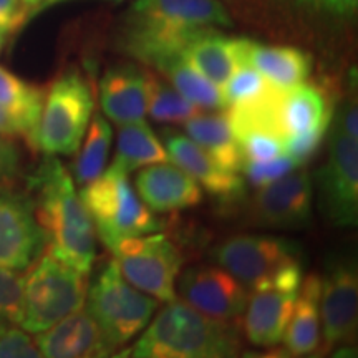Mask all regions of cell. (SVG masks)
Wrapping results in <instances>:
<instances>
[{
	"mask_svg": "<svg viewBox=\"0 0 358 358\" xmlns=\"http://www.w3.org/2000/svg\"><path fill=\"white\" fill-rule=\"evenodd\" d=\"M29 189L47 252L87 275L96 257V232L73 178L55 156H47L29 178Z\"/></svg>",
	"mask_w": 358,
	"mask_h": 358,
	"instance_id": "1",
	"label": "cell"
},
{
	"mask_svg": "<svg viewBox=\"0 0 358 358\" xmlns=\"http://www.w3.org/2000/svg\"><path fill=\"white\" fill-rule=\"evenodd\" d=\"M231 25L229 13L217 0H136L127 13L123 45L129 55L153 65L181 53L203 30Z\"/></svg>",
	"mask_w": 358,
	"mask_h": 358,
	"instance_id": "2",
	"label": "cell"
},
{
	"mask_svg": "<svg viewBox=\"0 0 358 358\" xmlns=\"http://www.w3.org/2000/svg\"><path fill=\"white\" fill-rule=\"evenodd\" d=\"M129 350L131 358H237L241 337L232 324L209 319L174 299Z\"/></svg>",
	"mask_w": 358,
	"mask_h": 358,
	"instance_id": "3",
	"label": "cell"
},
{
	"mask_svg": "<svg viewBox=\"0 0 358 358\" xmlns=\"http://www.w3.org/2000/svg\"><path fill=\"white\" fill-rule=\"evenodd\" d=\"M211 259L252 292H297L302 282V250L294 241L274 236H234L216 245Z\"/></svg>",
	"mask_w": 358,
	"mask_h": 358,
	"instance_id": "4",
	"label": "cell"
},
{
	"mask_svg": "<svg viewBox=\"0 0 358 358\" xmlns=\"http://www.w3.org/2000/svg\"><path fill=\"white\" fill-rule=\"evenodd\" d=\"M24 277L19 327L37 335L85 307L87 275L45 252Z\"/></svg>",
	"mask_w": 358,
	"mask_h": 358,
	"instance_id": "5",
	"label": "cell"
},
{
	"mask_svg": "<svg viewBox=\"0 0 358 358\" xmlns=\"http://www.w3.org/2000/svg\"><path fill=\"white\" fill-rule=\"evenodd\" d=\"M80 198L92 217L96 236L108 249L120 241L151 234L159 227L153 211L138 198L129 174L116 164L87 182L80 191Z\"/></svg>",
	"mask_w": 358,
	"mask_h": 358,
	"instance_id": "6",
	"label": "cell"
},
{
	"mask_svg": "<svg viewBox=\"0 0 358 358\" xmlns=\"http://www.w3.org/2000/svg\"><path fill=\"white\" fill-rule=\"evenodd\" d=\"M93 93L77 70L58 77L45 92L35 131V150L47 156H71L80 150L92 116Z\"/></svg>",
	"mask_w": 358,
	"mask_h": 358,
	"instance_id": "7",
	"label": "cell"
},
{
	"mask_svg": "<svg viewBox=\"0 0 358 358\" xmlns=\"http://www.w3.org/2000/svg\"><path fill=\"white\" fill-rule=\"evenodd\" d=\"M159 301L133 287L116 261H110L98 274L87 294V310L98 322L113 345L129 342L150 324Z\"/></svg>",
	"mask_w": 358,
	"mask_h": 358,
	"instance_id": "8",
	"label": "cell"
},
{
	"mask_svg": "<svg viewBox=\"0 0 358 358\" xmlns=\"http://www.w3.org/2000/svg\"><path fill=\"white\" fill-rule=\"evenodd\" d=\"M120 272L133 287L159 302L176 299L181 254L163 234H143L120 241L110 249Z\"/></svg>",
	"mask_w": 358,
	"mask_h": 358,
	"instance_id": "9",
	"label": "cell"
},
{
	"mask_svg": "<svg viewBox=\"0 0 358 358\" xmlns=\"http://www.w3.org/2000/svg\"><path fill=\"white\" fill-rule=\"evenodd\" d=\"M319 204L324 217L337 227L358 222V140L334 124L329 159L317 174Z\"/></svg>",
	"mask_w": 358,
	"mask_h": 358,
	"instance_id": "10",
	"label": "cell"
},
{
	"mask_svg": "<svg viewBox=\"0 0 358 358\" xmlns=\"http://www.w3.org/2000/svg\"><path fill=\"white\" fill-rule=\"evenodd\" d=\"M358 268L355 259H338L320 277V329L324 350L348 345L357 337Z\"/></svg>",
	"mask_w": 358,
	"mask_h": 358,
	"instance_id": "11",
	"label": "cell"
},
{
	"mask_svg": "<svg viewBox=\"0 0 358 358\" xmlns=\"http://www.w3.org/2000/svg\"><path fill=\"white\" fill-rule=\"evenodd\" d=\"M45 250L32 199L0 185V268L25 271Z\"/></svg>",
	"mask_w": 358,
	"mask_h": 358,
	"instance_id": "12",
	"label": "cell"
},
{
	"mask_svg": "<svg viewBox=\"0 0 358 358\" xmlns=\"http://www.w3.org/2000/svg\"><path fill=\"white\" fill-rule=\"evenodd\" d=\"M179 295L182 302L209 319L231 324L244 313L250 290L226 268L194 266L181 275Z\"/></svg>",
	"mask_w": 358,
	"mask_h": 358,
	"instance_id": "13",
	"label": "cell"
},
{
	"mask_svg": "<svg viewBox=\"0 0 358 358\" xmlns=\"http://www.w3.org/2000/svg\"><path fill=\"white\" fill-rule=\"evenodd\" d=\"M312 181L308 173H289L264 186L249 206V219L272 229H303L312 219Z\"/></svg>",
	"mask_w": 358,
	"mask_h": 358,
	"instance_id": "14",
	"label": "cell"
},
{
	"mask_svg": "<svg viewBox=\"0 0 358 358\" xmlns=\"http://www.w3.org/2000/svg\"><path fill=\"white\" fill-rule=\"evenodd\" d=\"M43 358H111L116 350L87 308H80L35 337Z\"/></svg>",
	"mask_w": 358,
	"mask_h": 358,
	"instance_id": "15",
	"label": "cell"
},
{
	"mask_svg": "<svg viewBox=\"0 0 358 358\" xmlns=\"http://www.w3.org/2000/svg\"><path fill=\"white\" fill-rule=\"evenodd\" d=\"M163 143L169 161L196 179L199 186H204L213 196L224 201H234L244 194L243 178L217 164L189 136L173 129H164Z\"/></svg>",
	"mask_w": 358,
	"mask_h": 358,
	"instance_id": "16",
	"label": "cell"
},
{
	"mask_svg": "<svg viewBox=\"0 0 358 358\" xmlns=\"http://www.w3.org/2000/svg\"><path fill=\"white\" fill-rule=\"evenodd\" d=\"M134 186L143 203L153 213L189 209L203 199L199 182L169 161L143 168L134 179Z\"/></svg>",
	"mask_w": 358,
	"mask_h": 358,
	"instance_id": "17",
	"label": "cell"
},
{
	"mask_svg": "<svg viewBox=\"0 0 358 358\" xmlns=\"http://www.w3.org/2000/svg\"><path fill=\"white\" fill-rule=\"evenodd\" d=\"M239 65H250L272 87L287 90L306 83L312 71V55L282 45H262L249 38L237 40Z\"/></svg>",
	"mask_w": 358,
	"mask_h": 358,
	"instance_id": "18",
	"label": "cell"
},
{
	"mask_svg": "<svg viewBox=\"0 0 358 358\" xmlns=\"http://www.w3.org/2000/svg\"><path fill=\"white\" fill-rule=\"evenodd\" d=\"M101 110L111 122L143 120L148 110V71L136 65H115L100 80Z\"/></svg>",
	"mask_w": 358,
	"mask_h": 358,
	"instance_id": "19",
	"label": "cell"
},
{
	"mask_svg": "<svg viewBox=\"0 0 358 358\" xmlns=\"http://www.w3.org/2000/svg\"><path fill=\"white\" fill-rule=\"evenodd\" d=\"M297 292L257 290L249 295L244 308V332L257 347H275L284 338Z\"/></svg>",
	"mask_w": 358,
	"mask_h": 358,
	"instance_id": "20",
	"label": "cell"
},
{
	"mask_svg": "<svg viewBox=\"0 0 358 358\" xmlns=\"http://www.w3.org/2000/svg\"><path fill=\"white\" fill-rule=\"evenodd\" d=\"M320 277L302 279L287 330L284 334L285 350L295 358L312 355L320 345Z\"/></svg>",
	"mask_w": 358,
	"mask_h": 358,
	"instance_id": "21",
	"label": "cell"
},
{
	"mask_svg": "<svg viewBox=\"0 0 358 358\" xmlns=\"http://www.w3.org/2000/svg\"><path fill=\"white\" fill-rule=\"evenodd\" d=\"M237 40L208 29L194 35L181 50V57L204 78L222 88L239 66Z\"/></svg>",
	"mask_w": 358,
	"mask_h": 358,
	"instance_id": "22",
	"label": "cell"
},
{
	"mask_svg": "<svg viewBox=\"0 0 358 358\" xmlns=\"http://www.w3.org/2000/svg\"><path fill=\"white\" fill-rule=\"evenodd\" d=\"M45 100V90L22 80L0 66V106L7 110L20 124L24 140L29 146H35L40 113Z\"/></svg>",
	"mask_w": 358,
	"mask_h": 358,
	"instance_id": "23",
	"label": "cell"
},
{
	"mask_svg": "<svg viewBox=\"0 0 358 358\" xmlns=\"http://www.w3.org/2000/svg\"><path fill=\"white\" fill-rule=\"evenodd\" d=\"M166 161H169V156L163 143L158 140L145 118L120 124L113 164L129 174L140 168Z\"/></svg>",
	"mask_w": 358,
	"mask_h": 358,
	"instance_id": "24",
	"label": "cell"
},
{
	"mask_svg": "<svg viewBox=\"0 0 358 358\" xmlns=\"http://www.w3.org/2000/svg\"><path fill=\"white\" fill-rule=\"evenodd\" d=\"M187 136L229 171L239 173L241 156L226 115H196L185 123Z\"/></svg>",
	"mask_w": 358,
	"mask_h": 358,
	"instance_id": "25",
	"label": "cell"
},
{
	"mask_svg": "<svg viewBox=\"0 0 358 358\" xmlns=\"http://www.w3.org/2000/svg\"><path fill=\"white\" fill-rule=\"evenodd\" d=\"M169 80L174 90H178L186 100L194 103L201 110H226L221 88L204 78L187 64L181 53L159 58L153 65Z\"/></svg>",
	"mask_w": 358,
	"mask_h": 358,
	"instance_id": "26",
	"label": "cell"
},
{
	"mask_svg": "<svg viewBox=\"0 0 358 358\" xmlns=\"http://www.w3.org/2000/svg\"><path fill=\"white\" fill-rule=\"evenodd\" d=\"M111 138H113V131H111L110 123L106 122L105 116H93L87 140H85L82 150L77 151L78 156L73 164L75 181L80 186H85L105 171L111 148Z\"/></svg>",
	"mask_w": 358,
	"mask_h": 358,
	"instance_id": "27",
	"label": "cell"
},
{
	"mask_svg": "<svg viewBox=\"0 0 358 358\" xmlns=\"http://www.w3.org/2000/svg\"><path fill=\"white\" fill-rule=\"evenodd\" d=\"M158 123H186L201 113V108L186 100L178 90L148 71V110Z\"/></svg>",
	"mask_w": 358,
	"mask_h": 358,
	"instance_id": "28",
	"label": "cell"
},
{
	"mask_svg": "<svg viewBox=\"0 0 358 358\" xmlns=\"http://www.w3.org/2000/svg\"><path fill=\"white\" fill-rule=\"evenodd\" d=\"M272 88L274 87L257 70H254L250 65L241 64L221 92L226 108H229V106L245 105V103L261 100L267 93L272 92Z\"/></svg>",
	"mask_w": 358,
	"mask_h": 358,
	"instance_id": "29",
	"label": "cell"
},
{
	"mask_svg": "<svg viewBox=\"0 0 358 358\" xmlns=\"http://www.w3.org/2000/svg\"><path fill=\"white\" fill-rule=\"evenodd\" d=\"M239 148L241 164L274 159L284 155V140L264 129H244L234 134Z\"/></svg>",
	"mask_w": 358,
	"mask_h": 358,
	"instance_id": "30",
	"label": "cell"
},
{
	"mask_svg": "<svg viewBox=\"0 0 358 358\" xmlns=\"http://www.w3.org/2000/svg\"><path fill=\"white\" fill-rule=\"evenodd\" d=\"M24 277L22 271L0 268V330L19 327Z\"/></svg>",
	"mask_w": 358,
	"mask_h": 358,
	"instance_id": "31",
	"label": "cell"
},
{
	"mask_svg": "<svg viewBox=\"0 0 358 358\" xmlns=\"http://www.w3.org/2000/svg\"><path fill=\"white\" fill-rule=\"evenodd\" d=\"M297 168L299 164L289 155L284 153L274 159L257 161V163H243L239 168V173L244 174L245 181L250 186L261 189V187L271 185L277 179L287 176L289 173L295 171Z\"/></svg>",
	"mask_w": 358,
	"mask_h": 358,
	"instance_id": "32",
	"label": "cell"
},
{
	"mask_svg": "<svg viewBox=\"0 0 358 358\" xmlns=\"http://www.w3.org/2000/svg\"><path fill=\"white\" fill-rule=\"evenodd\" d=\"M327 131H329V124H324V127L307 129V131L303 133L285 138L284 140L285 155H289L290 158L299 164V166H302V164L307 163V161L315 155V151L319 150Z\"/></svg>",
	"mask_w": 358,
	"mask_h": 358,
	"instance_id": "33",
	"label": "cell"
},
{
	"mask_svg": "<svg viewBox=\"0 0 358 358\" xmlns=\"http://www.w3.org/2000/svg\"><path fill=\"white\" fill-rule=\"evenodd\" d=\"M0 358H43L35 340L20 327L0 330Z\"/></svg>",
	"mask_w": 358,
	"mask_h": 358,
	"instance_id": "34",
	"label": "cell"
},
{
	"mask_svg": "<svg viewBox=\"0 0 358 358\" xmlns=\"http://www.w3.org/2000/svg\"><path fill=\"white\" fill-rule=\"evenodd\" d=\"M29 3L24 0H0V30L6 34L17 32L27 20H30Z\"/></svg>",
	"mask_w": 358,
	"mask_h": 358,
	"instance_id": "35",
	"label": "cell"
},
{
	"mask_svg": "<svg viewBox=\"0 0 358 358\" xmlns=\"http://www.w3.org/2000/svg\"><path fill=\"white\" fill-rule=\"evenodd\" d=\"M297 2L313 12L337 20L352 19L358 8V0H297Z\"/></svg>",
	"mask_w": 358,
	"mask_h": 358,
	"instance_id": "36",
	"label": "cell"
},
{
	"mask_svg": "<svg viewBox=\"0 0 358 358\" xmlns=\"http://www.w3.org/2000/svg\"><path fill=\"white\" fill-rule=\"evenodd\" d=\"M20 174V153L10 138L0 136V185L12 186Z\"/></svg>",
	"mask_w": 358,
	"mask_h": 358,
	"instance_id": "37",
	"label": "cell"
},
{
	"mask_svg": "<svg viewBox=\"0 0 358 358\" xmlns=\"http://www.w3.org/2000/svg\"><path fill=\"white\" fill-rule=\"evenodd\" d=\"M335 127L342 129L348 136L357 138L358 140V110L355 103H347L338 110L337 120H335Z\"/></svg>",
	"mask_w": 358,
	"mask_h": 358,
	"instance_id": "38",
	"label": "cell"
},
{
	"mask_svg": "<svg viewBox=\"0 0 358 358\" xmlns=\"http://www.w3.org/2000/svg\"><path fill=\"white\" fill-rule=\"evenodd\" d=\"M0 136L3 138H24L20 124L17 120L0 106Z\"/></svg>",
	"mask_w": 358,
	"mask_h": 358,
	"instance_id": "39",
	"label": "cell"
},
{
	"mask_svg": "<svg viewBox=\"0 0 358 358\" xmlns=\"http://www.w3.org/2000/svg\"><path fill=\"white\" fill-rule=\"evenodd\" d=\"M243 358H294L285 348H268L264 352H245Z\"/></svg>",
	"mask_w": 358,
	"mask_h": 358,
	"instance_id": "40",
	"label": "cell"
},
{
	"mask_svg": "<svg viewBox=\"0 0 358 358\" xmlns=\"http://www.w3.org/2000/svg\"><path fill=\"white\" fill-rule=\"evenodd\" d=\"M64 2H71V0H43L42 3H38L37 7L32 8V12H30V17H34V13H40V12L47 10L48 7L58 6V3H64ZM110 2H123V0H110Z\"/></svg>",
	"mask_w": 358,
	"mask_h": 358,
	"instance_id": "41",
	"label": "cell"
},
{
	"mask_svg": "<svg viewBox=\"0 0 358 358\" xmlns=\"http://www.w3.org/2000/svg\"><path fill=\"white\" fill-rule=\"evenodd\" d=\"M332 358H357V348L352 347V343L348 345H340L337 350L334 352Z\"/></svg>",
	"mask_w": 358,
	"mask_h": 358,
	"instance_id": "42",
	"label": "cell"
},
{
	"mask_svg": "<svg viewBox=\"0 0 358 358\" xmlns=\"http://www.w3.org/2000/svg\"><path fill=\"white\" fill-rule=\"evenodd\" d=\"M111 358H131V350H122V352H118V353H113V357Z\"/></svg>",
	"mask_w": 358,
	"mask_h": 358,
	"instance_id": "43",
	"label": "cell"
},
{
	"mask_svg": "<svg viewBox=\"0 0 358 358\" xmlns=\"http://www.w3.org/2000/svg\"><path fill=\"white\" fill-rule=\"evenodd\" d=\"M6 32H2V30H0V52H2V48H3V43H6Z\"/></svg>",
	"mask_w": 358,
	"mask_h": 358,
	"instance_id": "44",
	"label": "cell"
},
{
	"mask_svg": "<svg viewBox=\"0 0 358 358\" xmlns=\"http://www.w3.org/2000/svg\"><path fill=\"white\" fill-rule=\"evenodd\" d=\"M24 2L29 3V6L32 7V6H38V3H42L43 0H24Z\"/></svg>",
	"mask_w": 358,
	"mask_h": 358,
	"instance_id": "45",
	"label": "cell"
},
{
	"mask_svg": "<svg viewBox=\"0 0 358 358\" xmlns=\"http://www.w3.org/2000/svg\"><path fill=\"white\" fill-rule=\"evenodd\" d=\"M302 358H322L319 355H307V357H302Z\"/></svg>",
	"mask_w": 358,
	"mask_h": 358,
	"instance_id": "46",
	"label": "cell"
}]
</instances>
